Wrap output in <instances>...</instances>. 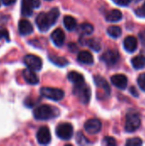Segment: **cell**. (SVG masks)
<instances>
[{"instance_id": "obj_3", "label": "cell", "mask_w": 145, "mask_h": 146, "mask_svg": "<svg viewBox=\"0 0 145 146\" xmlns=\"http://www.w3.org/2000/svg\"><path fill=\"white\" fill-rule=\"evenodd\" d=\"M73 94L79 98L80 103L87 104L91 98V89L85 84V82L82 84L74 85Z\"/></svg>"}, {"instance_id": "obj_34", "label": "cell", "mask_w": 145, "mask_h": 146, "mask_svg": "<svg viewBox=\"0 0 145 146\" xmlns=\"http://www.w3.org/2000/svg\"><path fill=\"white\" fill-rule=\"evenodd\" d=\"M1 2H2L3 4H4L6 6H9V5L14 4L16 2V0H1Z\"/></svg>"}, {"instance_id": "obj_24", "label": "cell", "mask_w": 145, "mask_h": 146, "mask_svg": "<svg viewBox=\"0 0 145 146\" xmlns=\"http://www.w3.org/2000/svg\"><path fill=\"white\" fill-rule=\"evenodd\" d=\"M107 32H108V34L110 37L115 38H119L121 35V33H122L121 28L120 27H118V26H110L108 28Z\"/></svg>"}, {"instance_id": "obj_38", "label": "cell", "mask_w": 145, "mask_h": 146, "mask_svg": "<svg viewBox=\"0 0 145 146\" xmlns=\"http://www.w3.org/2000/svg\"><path fill=\"white\" fill-rule=\"evenodd\" d=\"M0 6H1V0H0Z\"/></svg>"}, {"instance_id": "obj_28", "label": "cell", "mask_w": 145, "mask_h": 146, "mask_svg": "<svg viewBox=\"0 0 145 146\" xmlns=\"http://www.w3.org/2000/svg\"><path fill=\"white\" fill-rule=\"evenodd\" d=\"M4 38L5 40H9V34L8 30L3 27H0V39Z\"/></svg>"}, {"instance_id": "obj_19", "label": "cell", "mask_w": 145, "mask_h": 146, "mask_svg": "<svg viewBox=\"0 0 145 146\" xmlns=\"http://www.w3.org/2000/svg\"><path fill=\"white\" fill-rule=\"evenodd\" d=\"M68 79L69 81H71L72 83H73L74 85H79V84H82L85 82V79L84 76L79 74V72L76 71H72L68 74Z\"/></svg>"}, {"instance_id": "obj_15", "label": "cell", "mask_w": 145, "mask_h": 146, "mask_svg": "<svg viewBox=\"0 0 145 146\" xmlns=\"http://www.w3.org/2000/svg\"><path fill=\"white\" fill-rule=\"evenodd\" d=\"M111 82L113 83V85L120 89H125L127 86V78L126 75L121 74H115L111 77Z\"/></svg>"}, {"instance_id": "obj_6", "label": "cell", "mask_w": 145, "mask_h": 146, "mask_svg": "<svg viewBox=\"0 0 145 146\" xmlns=\"http://www.w3.org/2000/svg\"><path fill=\"white\" fill-rule=\"evenodd\" d=\"M56 133L59 139L62 140H69L73 135V127L72 124L68 122L60 123L56 128Z\"/></svg>"}, {"instance_id": "obj_12", "label": "cell", "mask_w": 145, "mask_h": 146, "mask_svg": "<svg viewBox=\"0 0 145 146\" xmlns=\"http://www.w3.org/2000/svg\"><path fill=\"white\" fill-rule=\"evenodd\" d=\"M51 40L54 43V44L57 47L62 46L65 41V33L61 28H56L54 30L50 35Z\"/></svg>"}, {"instance_id": "obj_31", "label": "cell", "mask_w": 145, "mask_h": 146, "mask_svg": "<svg viewBox=\"0 0 145 146\" xmlns=\"http://www.w3.org/2000/svg\"><path fill=\"white\" fill-rule=\"evenodd\" d=\"M138 83L139 87L143 91H145V73L142 74L141 75H139V77L138 79Z\"/></svg>"}, {"instance_id": "obj_20", "label": "cell", "mask_w": 145, "mask_h": 146, "mask_svg": "<svg viewBox=\"0 0 145 146\" xmlns=\"http://www.w3.org/2000/svg\"><path fill=\"white\" fill-rule=\"evenodd\" d=\"M122 19V13L119 9H113L107 13L106 20L110 22H116Z\"/></svg>"}, {"instance_id": "obj_36", "label": "cell", "mask_w": 145, "mask_h": 146, "mask_svg": "<svg viewBox=\"0 0 145 146\" xmlns=\"http://www.w3.org/2000/svg\"><path fill=\"white\" fill-rule=\"evenodd\" d=\"M68 49L71 50V51H74L75 50H77V46L74 43H70L69 45H68Z\"/></svg>"}, {"instance_id": "obj_33", "label": "cell", "mask_w": 145, "mask_h": 146, "mask_svg": "<svg viewBox=\"0 0 145 146\" xmlns=\"http://www.w3.org/2000/svg\"><path fill=\"white\" fill-rule=\"evenodd\" d=\"M113 1L116 4L121 5V6H126V5H128L132 2V0H113Z\"/></svg>"}, {"instance_id": "obj_26", "label": "cell", "mask_w": 145, "mask_h": 146, "mask_svg": "<svg viewBox=\"0 0 145 146\" xmlns=\"http://www.w3.org/2000/svg\"><path fill=\"white\" fill-rule=\"evenodd\" d=\"M86 44L91 49L93 50L94 51H99L101 50L102 49V46H101V44L98 40L97 39H94V38H91V39H88L86 41Z\"/></svg>"}, {"instance_id": "obj_5", "label": "cell", "mask_w": 145, "mask_h": 146, "mask_svg": "<svg viewBox=\"0 0 145 146\" xmlns=\"http://www.w3.org/2000/svg\"><path fill=\"white\" fill-rule=\"evenodd\" d=\"M141 124V119L138 114L136 112H130L126 115V125L125 129L128 133H133L135 132Z\"/></svg>"}, {"instance_id": "obj_16", "label": "cell", "mask_w": 145, "mask_h": 146, "mask_svg": "<svg viewBox=\"0 0 145 146\" xmlns=\"http://www.w3.org/2000/svg\"><path fill=\"white\" fill-rule=\"evenodd\" d=\"M94 82L96 84V86L101 89L103 90V92L107 94V95H109L110 94V92H111V89H110V86L109 85V83L107 82V80L103 78L102 76L100 75H96L94 77Z\"/></svg>"}, {"instance_id": "obj_32", "label": "cell", "mask_w": 145, "mask_h": 146, "mask_svg": "<svg viewBox=\"0 0 145 146\" xmlns=\"http://www.w3.org/2000/svg\"><path fill=\"white\" fill-rule=\"evenodd\" d=\"M136 14L140 17H145V3L143 4V6L137 9Z\"/></svg>"}, {"instance_id": "obj_2", "label": "cell", "mask_w": 145, "mask_h": 146, "mask_svg": "<svg viewBox=\"0 0 145 146\" xmlns=\"http://www.w3.org/2000/svg\"><path fill=\"white\" fill-rule=\"evenodd\" d=\"M59 115V110L54 107L44 104L37 107L33 111V116L38 121H46L55 118Z\"/></svg>"}, {"instance_id": "obj_30", "label": "cell", "mask_w": 145, "mask_h": 146, "mask_svg": "<svg viewBox=\"0 0 145 146\" xmlns=\"http://www.w3.org/2000/svg\"><path fill=\"white\" fill-rule=\"evenodd\" d=\"M77 141H78V144H79V145H86V144H89V141L87 140V139L80 132L77 135Z\"/></svg>"}, {"instance_id": "obj_10", "label": "cell", "mask_w": 145, "mask_h": 146, "mask_svg": "<svg viewBox=\"0 0 145 146\" xmlns=\"http://www.w3.org/2000/svg\"><path fill=\"white\" fill-rule=\"evenodd\" d=\"M37 140L38 142V144L43 145H48L50 140H51V135H50V132L49 130V128L47 127H42L38 129V133H37Z\"/></svg>"}, {"instance_id": "obj_7", "label": "cell", "mask_w": 145, "mask_h": 146, "mask_svg": "<svg viewBox=\"0 0 145 146\" xmlns=\"http://www.w3.org/2000/svg\"><path fill=\"white\" fill-rule=\"evenodd\" d=\"M23 61L25 65L33 71H39L42 68V60L35 55H26Z\"/></svg>"}, {"instance_id": "obj_8", "label": "cell", "mask_w": 145, "mask_h": 146, "mask_svg": "<svg viewBox=\"0 0 145 146\" xmlns=\"http://www.w3.org/2000/svg\"><path fill=\"white\" fill-rule=\"evenodd\" d=\"M40 0H22L21 3V14L23 16H31L33 9L40 6Z\"/></svg>"}, {"instance_id": "obj_22", "label": "cell", "mask_w": 145, "mask_h": 146, "mask_svg": "<svg viewBox=\"0 0 145 146\" xmlns=\"http://www.w3.org/2000/svg\"><path fill=\"white\" fill-rule=\"evenodd\" d=\"M133 68L136 69H141L145 67V57L143 56H136L132 59Z\"/></svg>"}, {"instance_id": "obj_14", "label": "cell", "mask_w": 145, "mask_h": 146, "mask_svg": "<svg viewBox=\"0 0 145 146\" xmlns=\"http://www.w3.org/2000/svg\"><path fill=\"white\" fill-rule=\"evenodd\" d=\"M22 76H23V79L25 80V81L30 85H36L39 81L38 75L35 74V71H33L28 68L23 70Z\"/></svg>"}, {"instance_id": "obj_25", "label": "cell", "mask_w": 145, "mask_h": 146, "mask_svg": "<svg viewBox=\"0 0 145 146\" xmlns=\"http://www.w3.org/2000/svg\"><path fill=\"white\" fill-rule=\"evenodd\" d=\"M94 27L90 23H83L80 25L79 27V32L83 34V35H90L93 33Z\"/></svg>"}, {"instance_id": "obj_27", "label": "cell", "mask_w": 145, "mask_h": 146, "mask_svg": "<svg viewBox=\"0 0 145 146\" xmlns=\"http://www.w3.org/2000/svg\"><path fill=\"white\" fill-rule=\"evenodd\" d=\"M143 144V141L139 138H134V139H130L126 141V145L128 146H139Z\"/></svg>"}, {"instance_id": "obj_9", "label": "cell", "mask_w": 145, "mask_h": 146, "mask_svg": "<svg viewBox=\"0 0 145 146\" xmlns=\"http://www.w3.org/2000/svg\"><path fill=\"white\" fill-rule=\"evenodd\" d=\"M119 59L120 55L118 51L115 50H109L105 51L101 56V60L103 62H105L108 66H114L118 62Z\"/></svg>"}, {"instance_id": "obj_37", "label": "cell", "mask_w": 145, "mask_h": 146, "mask_svg": "<svg viewBox=\"0 0 145 146\" xmlns=\"http://www.w3.org/2000/svg\"><path fill=\"white\" fill-rule=\"evenodd\" d=\"M130 91H131L132 94V95H134L135 97H138V94L137 90H136V88H135V87H131Z\"/></svg>"}, {"instance_id": "obj_23", "label": "cell", "mask_w": 145, "mask_h": 146, "mask_svg": "<svg viewBox=\"0 0 145 146\" xmlns=\"http://www.w3.org/2000/svg\"><path fill=\"white\" fill-rule=\"evenodd\" d=\"M49 59L51 62H53L55 65H57L59 67H64L68 64V61L65 57L57 56H50Z\"/></svg>"}, {"instance_id": "obj_21", "label": "cell", "mask_w": 145, "mask_h": 146, "mask_svg": "<svg viewBox=\"0 0 145 146\" xmlns=\"http://www.w3.org/2000/svg\"><path fill=\"white\" fill-rule=\"evenodd\" d=\"M63 24L67 30L68 31H73L77 27V21L76 20L71 16V15H66L63 19Z\"/></svg>"}, {"instance_id": "obj_4", "label": "cell", "mask_w": 145, "mask_h": 146, "mask_svg": "<svg viewBox=\"0 0 145 146\" xmlns=\"http://www.w3.org/2000/svg\"><path fill=\"white\" fill-rule=\"evenodd\" d=\"M40 93L43 97L53 101H61L65 96L62 90L53 87H42L40 89Z\"/></svg>"}, {"instance_id": "obj_1", "label": "cell", "mask_w": 145, "mask_h": 146, "mask_svg": "<svg viewBox=\"0 0 145 146\" xmlns=\"http://www.w3.org/2000/svg\"><path fill=\"white\" fill-rule=\"evenodd\" d=\"M60 11L57 8L51 9L49 12H41L36 18V25L41 32L49 30L58 20Z\"/></svg>"}, {"instance_id": "obj_17", "label": "cell", "mask_w": 145, "mask_h": 146, "mask_svg": "<svg viewBox=\"0 0 145 146\" xmlns=\"http://www.w3.org/2000/svg\"><path fill=\"white\" fill-rule=\"evenodd\" d=\"M138 47V40L134 36H128L124 40V48L128 52H133Z\"/></svg>"}, {"instance_id": "obj_29", "label": "cell", "mask_w": 145, "mask_h": 146, "mask_svg": "<svg viewBox=\"0 0 145 146\" xmlns=\"http://www.w3.org/2000/svg\"><path fill=\"white\" fill-rule=\"evenodd\" d=\"M103 144L108 146L116 145V140L112 137H105L103 139Z\"/></svg>"}, {"instance_id": "obj_11", "label": "cell", "mask_w": 145, "mask_h": 146, "mask_svg": "<svg viewBox=\"0 0 145 146\" xmlns=\"http://www.w3.org/2000/svg\"><path fill=\"white\" fill-rule=\"evenodd\" d=\"M85 129L90 134H97L102 129V122L97 119L88 120L85 123Z\"/></svg>"}, {"instance_id": "obj_18", "label": "cell", "mask_w": 145, "mask_h": 146, "mask_svg": "<svg viewBox=\"0 0 145 146\" xmlns=\"http://www.w3.org/2000/svg\"><path fill=\"white\" fill-rule=\"evenodd\" d=\"M78 61L84 64H92L94 62V58L92 54L87 50H82L78 54Z\"/></svg>"}, {"instance_id": "obj_13", "label": "cell", "mask_w": 145, "mask_h": 146, "mask_svg": "<svg viewBox=\"0 0 145 146\" xmlns=\"http://www.w3.org/2000/svg\"><path fill=\"white\" fill-rule=\"evenodd\" d=\"M18 29H19L20 34H21L23 36L29 35L33 32V27H32V23L26 19H22L19 21Z\"/></svg>"}, {"instance_id": "obj_35", "label": "cell", "mask_w": 145, "mask_h": 146, "mask_svg": "<svg viewBox=\"0 0 145 146\" xmlns=\"http://www.w3.org/2000/svg\"><path fill=\"white\" fill-rule=\"evenodd\" d=\"M139 38H140V40L141 42L145 44V31H143L139 33Z\"/></svg>"}]
</instances>
